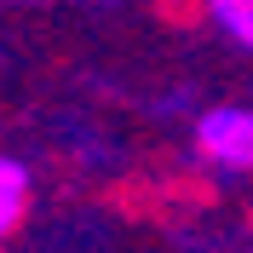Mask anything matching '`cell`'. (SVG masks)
Instances as JSON below:
<instances>
[{"label":"cell","mask_w":253,"mask_h":253,"mask_svg":"<svg viewBox=\"0 0 253 253\" xmlns=\"http://www.w3.org/2000/svg\"><path fill=\"white\" fill-rule=\"evenodd\" d=\"M196 150L213 167L230 173H253V110L242 104H213L196 115Z\"/></svg>","instance_id":"cell-1"},{"label":"cell","mask_w":253,"mask_h":253,"mask_svg":"<svg viewBox=\"0 0 253 253\" xmlns=\"http://www.w3.org/2000/svg\"><path fill=\"white\" fill-rule=\"evenodd\" d=\"M23 213H29V167L17 156H0V236H12Z\"/></svg>","instance_id":"cell-2"},{"label":"cell","mask_w":253,"mask_h":253,"mask_svg":"<svg viewBox=\"0 0 253 253\" xmlns=\"http://www.w3.org/2000/svg\"><path fill=\"white\" fill-rule=\"evenodd\" d=\"M202 6L242 52H253V0H202Z\"/></svg>","instance_id":"cell-3"}]
</instances>
